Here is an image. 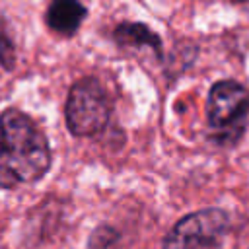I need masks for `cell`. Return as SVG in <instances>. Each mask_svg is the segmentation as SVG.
<instances>
[{"label":"cell","instance_id":"cell-3","mask_svg":"<svg viewBox=\"0 0 249 249\" xmlns=\"http://www.w3.org/2000/svg\"><path fill=\"white\" fill-rule=\"evenodd\" d=\"M64 115L74 136H93L105 128L111 103L97 78H82L70 88Z\"/></svg>","mask_w":249,"mask_h":249},{"label":"cell","instance_id":"cell-8","mask_svg":"<svg viewBox=\"0 0 249 249\" xmlns=\"http://www.w3.org/2000/svg\"><path fill=\"white\" fill-rule=\"evenodd\" d=\"M115 241H117V233L111 228H97L89 239V249H115Z\"/></svg>","mask_w":249,"mask_h":249},{"label":"cell","instance_id":"cell-6","mask_svg":"<svg viewBox=\"0 0 249 249\" xmlns=\"http://www.w3.org/2000/svg\"><path fill=\"white\" fill-rule=\"evenodd\" d=\"M115 39L119 45H150L152 49L160 51V37L154 35L142 23H121L115 29Z\"/></svg>","mask_w":249,"mask_h":249},{"label":"cell","instance_id":"cell-2","mask_svg":"<svg viewBox=\"0 0 249 249\" xmlns=\"http://www.w3.org/2000/svg\"><path fill=\"white\" fill-rule=\"evenodd\" d=\"M206 113L214 142L233 144L243 134L247 124L249 91L233 80L218 82L210 89Z\"/></svg>","mask_w":249,"mask_h":249},{"label":"cell","instance_id":"cell-7","mask_svg":"<svg viewBox=\"0 0 249 249\" xmlns=\"http://www.w3.org/2000/svg\"><path fill=\"white\" fill-rule=\"evenodd\" d=\"M16 64V45L12 41L8 25L0 19V66L12 70Z\"/></svg>","mask_w":249,"mask_h":249},{"label":"cell","instance_id":"cell-5","mask_svg":"<svg viewBox=\"0 0 249 249\" xmlns=\"http://www.w3.org/2000/svg\"><path fill=\"white\" fill-rule=\"evenodd\" d=\"M84 18H86V6L74 0H56L47 8L45 14V21L51 27V31L62 37L74 35L82 25Z\"/></svg>","mask_w":249,"mask_h":249},{"label":"cell","instance_id":"cell-1","mask_svg":"<svg viewBox=\"0 0 249 249\" xmlns=\"http://www.w3.org/2000/svg\"><path fill=\"white\" fill-rule=\"evenodd\" d=\"M51 167V148L35 121L6 109L0 115V189L39 181Z\"/></svg>","mask_w":249,"mask_h":249},{"label":"cell","instance_id":"cell-4","mask_svg":"<svg viewBox=\"0 0 249 249\" xmlns=\"http://www.w3.org/2000/svg\"><path fill=\"white\" fill-rule=\"evenodd\" d=\"M230 228L228 214L220 208H204L181 218L167 233L163 249H220Z\"/></svg>","mask_w":249,"mask_h":249}]
</instances>
